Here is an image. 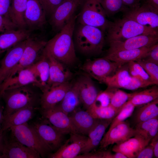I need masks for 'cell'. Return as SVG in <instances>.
<instances>
[{
  "mask_svg": "<svg viewBox=\"0 0 158 158\" xmlns=\"http://www.w3.org/2000/svg\"><path fill=\"white\" fill-rule=\"evenodd\" d=\"M77 15L75 14L57 33L47 42L44 50L67 66L73 64L77 60L73 33Z\"/></svg>",
  "mask_w": 158,
  "mask_h": 158,
  "instance_id": "cell-1",
  "label": "cell"
},
{
  "mask_svg": "<svg viewBox=\"0 0 158 158\" xmlns=\"http://www.w3.org/2000/svg\"><path fill=\"white\" fill-rule=\"evenodd\" d=\"M47 42V41L38 36L31 35L27 39L25 48L18 63L7 80L20 70L36 63L41 57Z\"/></svg>",
  "mask_w": 158,
  "mask_h": 158,
  "instance_id": "cell-7",
  "label": "cell"
},
{
  "mask_svg": "<svg viewBox=\"0 0 158 158\" xmlns=\"http://www.w3.org/2000/svg\"><path fill=\"white\" fill-rule=\"evenodd\" d=\"M154 45L150 47L107 53L104 57L121 66L130 62L136 61L142 59Z\"/></svg>",
  "mask_w": 158,
  "mask_h": 158,
  "instance_id": "cell-25",
  "label": "cell"
},
{
  "mask_svg": "<svg viewBox=\"0 0 158 158\" xmlns=\"http://www.w3.org/2000/svg\"><path fill=\"white\" fill-rule=\"evenodd\" d=\"M81 104L76 83H72L62 101L55 106L68 115Z\"/></svg>",
  "mask_w": 158,
  "mask_h": 158,
  "instance_id": "cell-29",
  "label": "cell"
},
{
  "mask_svg": "<svg viewBox=\"0 0 158 158\" xmlns=\"http://www.w3.org/2000/svg\"><path fill=\"white\" fill-rule=\"evenodd\" d=\"M31 126L51 150H57L62 145L66 134L51 124L37 122Z\"/></svg>",
  "mask_w": 158,
  "mask_h": 158,
  "instance_id": "cell-14",
  "label": "cell"
},
{
  "mask_svg": "<svg viewBox=\"0 0 158 158\" xmlns=\"http://www.w3.org/2000/svg\"><path fill=\"white\" fill-rule=\"evenodd\" d=\"M75 49L88 56L99 54L102 52L105 39L104 32L94 26L79 24L73 33Z\"/></svg>",
  "mask_w": 158,
  "mask_h": 158,
  "instance_id": "cell-2",
  "label": "cell"
},
{
  "mask_svg": "<svg viewBox=\"0 0 158 158\" xmlns=\"http://www.w3.org/2000/svg\"><path fill=\"white\" fill-rule=\"evenodd\" d=\"M28 0H11L8 16L19 28L27 29L24 16Z\"/></svg>",
  "mask_w": 158,
  "mask_h": 158,
  "instance_id": "cell-31",
  "label": "cell"
},
{
  "mask_svg": "<svg viewBox=\"0 0 158 158\" xmlns=\"http://www.w3.org/2000/svg\"><path fill=\"white\" fill-rule=\"evenodd\" d=\"M77 158H126L122 153L116 152L112 153L109 151H99L95 152H90L79 154Z\"/></svg>",
  "mask_w": 158,
  "mask_h": 158,
  "instance_id": "cell-42",
  "label": "cell"
},
{
  "mask_svg": "<svg viewBox=\"0 0 158 158\" xmlns=\"http://www.w3.org/2000/svg\"><path fill=\"white\" fill-rule=\"evenodd\" d=\"M131 78L127 63L119 67L113 75L107 77L103 83L108 87L124 89L129 83Z\"/></svg>",
  "mask_w": 158,
  "mask_h": 158,
  "instance_id": "cell-30",
  "label": "cell"
},
{
  "mask_svg": "<svg viewBox=\"0 0 158 158\" xmlns=\"http://www.w3.org/2000/svg\"><path fill=\"white\" fill-rule=\"evenodd\" d=\"M44 50L49 64L48 89L69 82L72 77L73 74L67 66L55 59Z\"/></svg>",
  "mask_w": 158,
  "mask_h": 158,
  "instance_id": "cell-19",
  "label": "cell"
},
{
  "mask_svg": "<svg viewBox=\"0 0 158 158\" xmlns=\"http://www.w3.org/2000/svg\"><path fill=\"white\" fill-rule=\"evenodd\" d=\"M145 3L158 9V0H144Z\"/></svg>",
  "mask_w": 158,
  "mask_h": 158,
  "instance_id": "cell-52",
  "label": "cell"
},
{
  "mask_svg": "<svg viewBox=\"0 0 158 158\" xmlns=\"http://www.w3.org/2000/svg\"><path fill=\"white\" fill-rule=\"evenodd\" d=\"M123 16L142 25L158 29V9L145 3L137 8H129Z\"/></svg>",
  "mask_w": 158,
  "mask_h": 158,
  "instance_id": "cell-13",
  "label": "cell"
},
{
  "mask_svg": "<svg viewBox=\"0 0 158 158\" xmlns=\"http://www.w3.org/2000/svg\"><path fill=\"white\" fill-rule=\"evenodd\" d=\"M154 156L153 149L150 144L142 149L137 155L136 158H152Z\"/></svg>",
  "mask_w": 158,
  "mask_h": 158,
  "instance_id": "cell-48",
  "label": "cell"
},
{
  "mask_svg": "<svg viewBox=\"0 0 158 158\" xmlns=\"http://www.w3.org/2000/svg\"><path fill=\"white\" fill-rule=\"evenodd\" d=\"M150 144L153 148L154 156L156 158L158 157V136L156 135L150 140Z\"/></svg>",
  "mask_w": 158,
  "mask_h": 158,
  "instance_id": "cell-51",
  "label": "cell"
},
{
  "mask_svg": "<svg viewBox=\"0 0 158 158\" xmlns=\"http://www.w3.org/2000/svg\"><path fill=\"white\" fill-rule=\"evenodd\" d=\"M151 140L135 135L121 143L116 144L112 150L121 153L127 158H135L137 154L148 145Z\"/></svg>",
  "mask_w": 158,
  "mask_h": 158,
  "instance_id": "cell-23",
  "label": "cell"
},
{
  "mask_svg": "<svg viewBox=\"0 0 158 158\" xmlns=\"http://www.w3.org/2000/svg\"><path fill=\"white\" fill-rule=\"evenodd\" d=\"M78 133L88 135L99 119L94 118L86 110L76 109L68 115Z\"/></svg>",
  "mask_w": 158,
  "mask_h": 158,
  "instance_id": "cell-24",
  "label": "cell"
},
{
  "mask_svg": "<svg viewBox=\"0 0 158 158\" xmlns=\"http://www.w3.org/2000/svg\"><path fill=\"white\" fill-rule=\"evenodd\" d=\"M27 39L19 42L7 50L1 60L0 86L7 80L11 73L18 63L25 48Z\"/></svg>",
  "mask_w": 158,
  "mask_h": 158,
  "instance_id": "cell-11",
  "label": "cell"
},
{
  "mask_svg": "<svg viewBox=\"0 0 158 158\" xmlns=\"http://www.w3.org/2000/svg\"><path fill=\"white\" fill-rule=\"evenodd\" d=\"M134 129L135 136L151 140L158 134V117L136 124Z\"/></svg>",
  "mask_w": 158,
  "mask_h": 158,
  "instance_id": "cell-33",
  "label": "cell"
},
{
  "mask_svg": "<svg viewBox=\"0 0 158 158\" xmlns=\"http://www.w3.org/2000/svg\"><path fill=\"white\" fill-rule=\"evenodd\" d=\"M11 1V0H0V15L9 17L8 12Z\"/></svg>",
  "mask_w": 158,
  "mask_h": 158,
  "instance_id": "cell-49",
  "label": "cell"
},
{
  "mask_svg": "<svg viewBox=\"0 0 158 158\" xmlns=\"http://www.w3.org/2000/svg\"><path fill=\"white\" fill-rule=\"evenodd\" d=\"M42 110L44 118L59 130L66 134L78 133L68 115L56 106Z\"/></svg>",
  "mask_w": 158,
  "mask_h": 158,
  "instance_id": "cell-17",
  "label": "cell"
},
{
  "mask_svg": "<svg viewBox=\"0 0 158 158\" xmlns=\"http://www.w3.org/2000/svg\"><path fill=\"white\" fill-rule=\"evenodd\" d=\"M29 85L5 90L0 94V97L3 98L5 104L4 119L21 109L28 107L36 108L39 100V97Z\"/></svg>",
  "mask_w": 158,
  "mask_h": 158,
  "instance_id": "cell-3",
  "label": "cell"
},
{
  "mask_svg": "<svg viewBox=\"0 0 158 158\" xmlns=\"http://www.w3.org/2000/svg\"><path fill=\"white\" fill-rule=\"evenodd\" d=\"M121 110L113 108L110 104L103 107L94 103L86 110L94 118L105 120H113Z\"/></svg>",
  "mask_w": 158,
  "mask_h": 158,
  "instance_id": "cell-36",
  "label": "cell"
},
{
  "mask_svg": "<svg viewBox=\"0 0 158 158\" xmlns=\"http://www.w3.org/2000/svg\"><path fill=\"white\" fill-rule=\"evenodd\" d=\"M128 64L129 73L131 77L137 78L151 83L154 85L145 70L136 61H130L128 63Z\"/></svg>",
  "mask_w": 158,
  "mask_h": 158,
  "instance_id": "cell-40",
  "label": "cell"
},
{
  "mask_svg": "<svg viewBox=\"0 0 158 158\" xmlns=\"http://www.w3.org/2000/svg\"><path fill=\"white\" fill-rule=\"evenodd\" d=\"M145 70L154 85L158 84V65L140 59L136 61Z\"/></svg>",
  "mask_w": 158,
  "mask_h": 158,
  "instance_id": "cell-41",
  "label": "cell"
},
{
  "mask_svg": "<svg viewBox=\"0 0 158 158\" xmlns=\"http://www.w3.org/2000/svg\"><path fill=\"white\" fill-rule=\"evenodd\" d=\"M31 66L42 86V92L47 90L49 78V64L44 49L39 59Z\"/></svg>",
  "mask_w": 158,
  "mask_h": 158,
  "instance_id": "cell-32",
  "label": "cell"
},
{
  "mask_svg": "<svg viewBox=\"0 0 158 158\" xmlns=\"http://www.w3.org/2000/svg\"><path fill=\"white\" fill-rule=\"evenodd\" d=\"M109 45L108 53L150 47L158 42V35H140L123 41L108 42Z\"/></svg>",
  "mask_w": 158,
  "mask_h": 158,
  "instance_id": "cell-12",
  "label": "cell"
},
{
  "mask_svg": "<svg viewBox=\"0 0 158 158\" xmlns=\"http://www.w3.org/2000/svg\"><path fill=\"white\" fill-rule=\"evenodd\" d=\"M3 158H40L35 150L23 145L13 138L6 140L4 137L2 150Z\"/></svg>",
  "mask_w": 158,
  "mask_h": 158,
  "instance_id": "cell-20",
  "label": "cell"
},
{
  "mask_svg": "<svg viewBox=\"0 0 158 158\" xmlns=\"http://www.w3.org/2000/svg\"><path fill=\"white\" fill-rule=\"evenodd\" d=\"M139 92H135L129 101L135 107L142 105L158 98V87L157 85Z\"/></svg>",
  "mask_w": 158,
  "mask_h": 158,
  "instance_id": "cell-35",
  "label": "cell"
},
{
  "mask_svg": "<svg viewBox=\"0 0 158 158\" xmlns=\"http://www.w3.org/2000/svg\"><path fill=\"white\" fill-rule=\"evenodd\" d=\"M17 28H19L9 17L0 15V34Z\"/></svg>",
  "mask_w": 158,
  "mask_h": 158,
  "instance_id": "cell-45",
  "label": "cell"
},
{
  "mask_svg": "<svg viewBox=\"0 0 158 158\" xmlns=\"http://www.w3.org/2000/svg\"><path fill=\"white\" fill-rule=\"evenodd\" d=\"M110 98V105L113 108L121 110L124 105L133 97L135 92L127 93L119 88L107 87L105 90Z\"/></svg>",
  "mask_w": 158,
  "mask_h": 158,
  "instance_id": "cell-37",
  "label": "cell"
},
{
  "mask_svg": "<svg viewBox=\"0 0 158 158\" xmlns=\"http://www.w3.org/2000/svg\"><path fill=\"white\" fill-rule=\"evenodd\" d=\"M110 102V97L105 90L99 93L94 103L97 106L104 107L109 105Z\"/></svg>",
  "mask_w": 158,
  "mask_h": 158,
  "instance_id": "cell-47",
  "label": "cell"
},
{
  "mask_svg": "<svg viewBox=\"0 0 158 158\" xmlns=\"http://www.w3.org/2000/svg\"><path fill=\"white\" fill-rule=\"evenodd\" d=\"M13 138L44 157L51 151L31 125L27 123L10 128Z\"/></svg>",
  "mask_w": 158,
  "mask_h": 158,
  "instance_id": "cell-6",
  "label": "cell"
},
{
  "mask_svg": "<svg viewBox=\"0 0 158 158\" xmlns=\"http://www.w3.org/2000/svg\"><path fill=\"white\" fill-rule=\"evenodd\" d=\"M0 158H2V154L0 153Z\"/></svg>",
  "mask_w": 158,
  "mask_h": 158,
  "instance_id": "cell-55",
  "label": "cell"
},
{
  "mask_svg": "<svg viewBox=\"0 0 158 158\" xmlns=\"http://www.w3.org/2000/svg\"><path fill=\"white\" fill-rule=\"evenodd\" d=\"M30 85L42 90L41 83L31 66L20 70L0 86V95L5 90Z\"/></svg>",
  "mask_w": 158,
  "mask_h": 158,
  "instance_id": "cell-16",
  "label": "cell"
},
{
  "mask_svg": "<svg viewBox=\"0 0 158 158\" xmlns=\"http://www.w3.org/2000/svg\"><path fill=\"white\" fill-rule=\"evenodd\" d=\"M75 82L81 104L86 110L94 102L99 92L91 77L86 74L80 76Z\"/></svg>",
  "mask_w": 158,
  "mask_h": 158,
  "instance_id": "cell-21",
  "label": "cell"
},
{
  "mask_svg": "<svg viewBox=\"0 0 158 158\" xmlns=\"http://www.w3.org/2000/svg\"><path fill=\"white\" fill-rule=\"evenodd\" d=\"M4 108L3 107L0 103V131L1 128L2 123L4 119Z\"/></svg>",
  "mask_w": 158,
  "mask_h": 158,
  "instance_id": "cell-53",
  "label": "cell"
},
{
  "mask_svg": "<svg viewBox=\"0 0 158 158\" xmlns=\"http://www.w3.org/2000/svg\"><path fill=\"white\" fill-rule=\"evenodd\" d=\"M81 11L77 15L79 24L98 28L104 32L110 22L102 4V0H83Z\"/></svg>",
  "mask_w": 158,
  "mask_h": 158,
  "instance_id": "cell-5",
  "label": "cell"
},
{
  "mask_svg": "<svg viewBox=\"0 0 158 158\" xmlns=\"http://www.w3.org/2000/svg\"><path fill=\"white\" fill-rule=\"evenodd\" d=\"M135 135L134 129L130 127L129 123L122 121L104 134L99 144L100 147L105 149L110 145L121 143Z\"/></svg>",
  "mask_w": 158,
  "mask_h": 158,
  "instance_id": "cell-18",
  "label": "cell"
},
{
  "mask_svg": "<svg viewBox=\"0 0 158 158\" xmlns=\"http://www.w3.org/2000/svg\"><path fill=\"white\" fill-rule=\"evenodd\" d=\"M141 59L158 65V44L155 45Z\"/></svg>",
  "mask_w": 158,
  "mask_h": 158,
  "instance_id": "cell-46",
  "label": "cell"
},
{
  "mask_svg": "<svg viewBox=\"0 0 158 158\" xmlns=\"http://www.w3.org/2000/svg\"><path fill=\"white\" fill-rule=\"evenodd\" d=\"M107 31L108 42L123 41L140 35H158V29L142 25L124 16L110 22Z\"/></svg>",
  "mask_w": 158,
  "mask_h": 158,
  "instance_id": "cell-4",
  "label": "cell"
},
{
  "mask_svg": "<svg viewBox=\"0 0 158 158\" xmlns=\"http://www.w3.org/2000/svg\"><path fill=\"white\" fill-rule=\"evenodd\" d=\"M120 66L104 57L87 59L81 68L85 74L103 83L107 77L113 75Z\"/></svg>",
  "mask_w": 158,
  "mask_h": 158,
  "instance_id": "cell-8",
  "label": "cell"
},
{
  "mask_svg": "<svg viewBox=\"0 0 158 158\" xmlns=\"http://www.w3.org/2000/svg\"><path fill=\"white\" fill-rule=\"evenodd\" d=\"M3 133L0 131V153L2 154V150L4 141Z\"/></svg>",
  "mask_w": 158,
  "mask_h": 158,
  "instance_id": "cell-54",
  "label": "cell"
},
{
  "mask_svg": "<svg viewBox=\"0 0 158 158\" xmlns=\"http://www.w3.org/2000/svg\"><path fill=\"white\" fill-rule=\"evenodd\" d=\"M102 4L107 16L121 12L124 13L129 9L122 0H102Z\"/></svg>",
  "mask_w": 158,
  "mask_h": 158,
  "instance_id": "cell-38",
  "label": "cell"
},
{
  "mask_svg": "<svg viewBox=\"0 0 158 158\" xmlns=\"http://www.w3.org/2000/svg\"><path fill=\"white\" fill-rule=\"evenodd\" d=\"M135 106L129 100L123 106L121 110L112 120L108 130L114 127L118 123L124 121L132 114Z\"/></svg>",
  "mask_w": 158,
  "mask_h": 158,
  "instance_id": "cell-39",
  "label": "cell"
},
{
  "mask_svg": "<svg viewBox=\"0 0 158 158\" xmlns=\"http://www.w3.org/2000/svg\"><path fill=\"white\" fill-rule=\"evenodd\" d=\"M46 14L40 0H28L24 18L30 31L42 29L47 23Z\"/></svg>",
  "mask_w": 158,
  "mask_h": 158,
  "instance_id": "cell-10",
  "label": "cell"
},
{
  "mask_svg": "<svg viewBox=\"0 0 158 158\" xmlns=\"http://www.w3.org/2000/svg\"><path fill=\"white\" fill-rule=\"evenodd\" d=\"M112 120L99 119L97 123L88 133L85 145L80 154L90 152L100 144L106 129Z\"/></svg>",
  "mask_w": 158,
  "mask_h": 158,
  "instance_id": "cell-27",
  "label": "cell"
},
{
  "mask_svg": "<svg viewBox=\"0 0 158 158\" xmlns=\"http://www.w3.org/2000/svg\"><path fill=\"white\" fill-rule=\"evenodd\" d=\"M70 137L56 151L50 154V158H75L84 147L87 137L78 133H71Z\"/></svg>",
  "mask_w": 158,
  "mask_h": 158,
  "instance_id": "cell-15",
  "label": "cell"
},
{
  "mask_svg": "<svg viewBox=\"0 0 158 158\" xmlns=\"http://www.w3.org/2000/svg\"><path fill=\"white\" fill-rule=\"evenodd\" d=\"M35 108L33 107H25L7 116L4 120L1 131L3 133L11 127L27 123L33 117Z\"/></svg>",
  "mask_w": 158,
  "mask_h": 158,
  "instance_id": "cell-28",
  "label": "cell"
},
{
  "mask_svg": "<svg viewBox=\"0 0 158 158\" xmlns=\"http://www.w3.org/2000/svg\"><path fill=\"white\" fill-rule=\"evenodd\" d=\"M153 85V84L151 83L137 78L131 77L130 82L124 89L130 90H135Z\"/></svg>",
  "mask_w": 158,
  "mask_h": 158,
  "instance_id": "cell-44",
  "label": "cell"
},
{
  "mask_svg": "<svg viewBox=\"0 0 158 158\" xmlns=\"http://www.w3.org/2000/svg\"><path fill=\"white\" fill-rule=\"evenodd\" d=\"M72 83L68 82L50 87L43 92L40 99L42 109L51 108L60 102Z\"/></svg>",
  "mask_w": 158,
  "mask_h": 158,
  "instance_id": "cell-22",
  "label": "cell"
},
{
  "mask_svg": "<svg viewBox=\"0 0 158 158\" xmlns=\"http://www.w3.org/2000/svg\"><path fill=\"white\" fill-rule=\"evenodd\" d=\"M83 0H64L50 16V23L53 29L59 32L68 23Z\"/></svg>",
  "mask_w": 158,
  "mask_h": 158,
  "instance_id": "cell-9",
  "label": "cell"
},
{
  "mask_svg": "<svg viewBox=\"0 0 158 158\" xmlns=\"http://www.w3.org/2000/svg\"><path fill=\"white\" fill-rule=\"evenodd\" d=\"M27 29L17 28L0 34V55L31 35Z\"/></svg>",
  "mask_w": 158,
  "mask_h": 158,
  "instance_id": "cell-26",
  "label": "cell"
},
{
  "mask_svg": "<svg viewBox=\"0 0 158 158\" xmlns=\"http://www.w3.org/2000/svg\"><path fill=\"white\" fill-rule=\"evenodd\" d=\"M124 5L129 8H137L141 5V0H122Z\"/></svg>",
  "mask_w": 158,
  "mask_h": 158,
  "instance_id": "cell-50",
  "label": "cell"
},
{
  "mask_svg": "<svg viewBox=\"0 0 158 158\" xmlns=\"http://www.w3.org/2000/svg\"><path fill=\"white\" fill-rule=\"evenodd\" d=\"M158 98L143 105L137 111L134 117L136 124L158 116Z\"/></svg>",
  "mask_w": 158,
  "mask_h": 158,
  "instance_id": "cell-34",
  "label": "cell"
},
{
  "mask_svg": "<svg viewBox=\"0 0 158 158\" xmlns=\"http://www.w3.org/2000/svg\"><path fill=\"white\" fill-rule=\"evenodd\" d=\"M64 0H40L46 15L51 16L57 8Z\"/></svg>",
  "mask_w": 158,
  "mask_h": 158,
  "instance_id": "cell-43",
  "label": "cell"
}]
</instances>
